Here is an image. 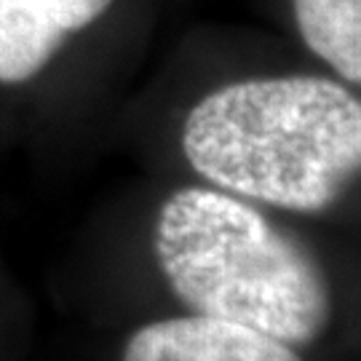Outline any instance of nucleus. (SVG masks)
Listing matches in <instances>:
<instances>
[{
    "mask_svg": "<svg viewBox=\"0 0 361 361\" xmlns=\"http://www.w3.org/2000/svg\"><path fill=\"white\" fill-rule=\"evenodd\" d=\"M182 153L217 190L302 214L326 212L359 177L361 102L322 75L235 80L188 113Z\"/></svg>",
    "mask_w": 361,
    "mask_h": 361,
    "instance_id": "1",
    "label": "nucleus"
},
{
    "mask_svg": "<svg viewBox=\"0 0 361 361\" xmlns=\"http://www.w3.org/2000/svg\"><path fill=\"white\" fill-rule=\"evenodd\" d=\"M153 249L171 292L198 316L257 329L292 348L332 322L322 262L244 198L182 188L164 201Z\"/></svg>",
    "mask_w": 361,
    "mask_h": 361,
    "instance_id": "2",
    "label": "nucleus"
},
{
    "mask_svg": "<svg viewBox=\"0 0 361 361\" xmlns=\"http://www.w3.org/2000/svg\"><path fill=\"white\" fill-rule=\"evenodd\" d=\"M121 361H302L292 345L241 324L180 316L145 324L126 343Z\"/></svg>",
    "mask_w": 361,
    "mask_h": 361,
    "instance_id": "3",
    "label": "nucleus"
},
{
    "mask_svg": "<svg viewBox=\"0 0 361 361\" xmlns=\"http://www.w3.org/2000/svg\"><path fill=\"white\" fill-rule=\"evenodd\" d=\"M113 0H0V83L35 78L70 35L102 19Z\"/></svg>",
    "mask_w": 361,
    "mask_h": 361,
    "instance_id": "4",
    "label": "nucleus"
},
{
    "mask_svg": "<svg viewBox=\"0 0 361 361\" xmlns=\"http://www.w3.org/2000/svg\"><path fill=\"white\" fill-rule=\"evenodd\" d=\"M302 43L345 83H361V0H295Z\"/></svg>",
    "mask_w": 361,
    "mask_h": 361,
    "instance_id": "5",
    "label": "nucleus"
}]
</instances>
